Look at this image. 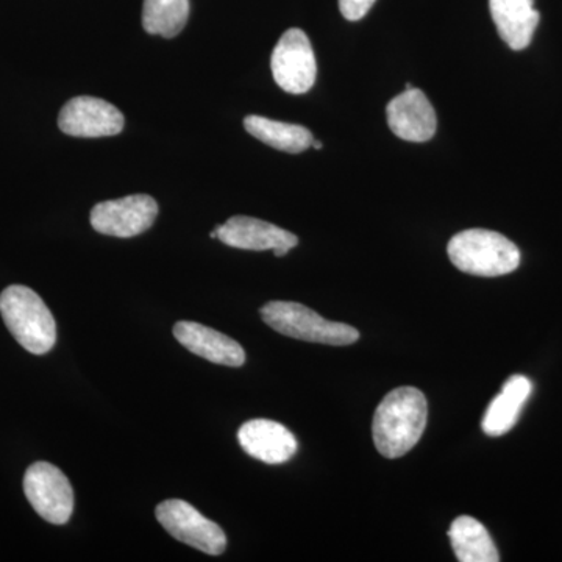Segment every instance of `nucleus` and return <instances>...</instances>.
<instances>
[{"label":"nucleus","instance_id":"f257e3e1","mask_svg":"<svg viewBox=\"0 0 562 562\" xmlns=\"http://www.w3.org/2000/svg\"><path fill=\"white\" fill-rule=\"evenodd\" d=\"M427 398L413 386L391 391L373 414L372 436L386 458H401L416 447L427 427Z\"/></svg>","mask_w":562,"mask_h":562},{"label":"nucleus","instance_id":"f03ea898","mask_svg":"<svg viewBox=\"0 0 562 562\" xmlns=\"http://www.w3.org/2000/svg\"><path fill=\"white\" fill-rule=\"evenodd\" d=\"M0 314L18 342L33 355H44L57 341V324L43 299L22 284L0 294Z\"/></svg>","mask_w":562,"mask_h":562},{"label":"nucleus","instance_id":"7ed1b4c3","mask_svg":"<svg viewBox=\"0 0 562 562\" xmlns=\"http://www.w3.org/2000/svg\"><path fill=\"white\" fill-rule=\"evenodd\" d=\"M450 261L461 272L476 277H501L519 268L520 250L497 232L471 228L454 235L449 246Z\"/></svg>","mask_w":562,"mask_h":562},{"label":"nucleus","instance_id":"20e7f679","mask_svg":"<svg viewBox=\"0 0 562 562\" xmlns=\"http://www.w3.org/2000/svg\"><path fill=\"white\" fill-rule=\"evenodd\" d=\"M260 313L269 327L288 338L327 346H350L360 339L357 328L324 319L302 303L269 302Z\"/></svg>","mask_w":562,"mask_h":562},{"label":"nucleus","instance_id":"39448f33","mask_svg":"<svg viewBox=\"0 0 562 562\" xmlns=\"http://www.w3.org/2000/svg\"><path fill=\"white\" fill-rule=\"evenodd\" d=\"M155 514L161 527L177 541L211 557H217L227 549V536L220 525L203 517L190 503L166 501L157 506Z\"/></svg>","mask_w":562,"mask_h":562},{"label":"nucleus","instance_id":"423d86ee","mask_svg":"<svg viewBox=\"0 0 562 562\" xmlns=\"http://www.w3.org/2000/svg\"><path fill=\"white\" fill-rule=\"evenodd\" d=\"M273 80L290 94H305L316 83L317 65L312 43L301 29H290L281 35L272 52Z\"/></svg>","mask_w":562,"mask_h":562},{"label":"nucleus","instance_id":"0eeeda50","mask_svg":"<svg viewBox=\"0 0 562 562\" xmlns=\"http://www.w3.org/2000/svg\"><path fill=\"white\" fill-rule=\"evenodd\" d=\"M24 492L44 520L65 525L72 516L74 491L65 473L49 462H35L24 476Z\"/></svg>","mask_w":562,"mask_h":562},{"label":"nucleus","instance_id":"6e6552de","mask_svg":"<svg viewBox=\"0 0 562 562\" xmlns=\"http://www.w3.org/2000/svg\"><path fill=\"white\" fill-rule=\"evenodd\" d=\"M158 216V203L147 194L98 203L91 210V225L95 232L114 238H133L149 231Z\"/></svg>","mask_w":562,"mask_h":562},{"label":"nucleus","instance_id":"1a4fd4ad","mask_svg":"<svg viewBox=\"0 0 562 562\" xmlns=\"http://www.w3.org/2000/svg\"><path fill=\"white\" fill-rule=\"evenodd\" d=\"M124 114L113 103L91 95L70 99L58 116L63 133L76 138H103L124 131Z\"/></svg>","mask_w":562,"mask_h":562},{"label":"nucleus","instance_id":"9d476101","mask_svg":"<svg viewBox=\"0 0 562 562\" xmlns=\"http://www.w3.org/2000/svg\"><path fill=\"white\" fill-rule=\"evenodd\" d=\"M216 232L217 239L225 246L243 250H273L276 257H284L299 244L294 233L249 216H233L224 225H217Z\"/></svg>","mask_w":562,"mask_h":562},{"label":"nucleus","instance_id":"9b49d317","mask_svg":"<svg viewBox=\"0 0 562 562\" xmlns=\"http://www.w3.org/2000/svg\"><path fill=\"white\" fill-rule=\"evenodd\" d=\"M387 124L395 136L409 143H425L435 136L438 117L427 95L417 88L403 91L386 106Z\"/></svg>","mask_w":562,"mask_h":562},{"label":"nucleus","instance_id":"f8f14e48","mask_svg":"<svg viewBox=\"0 0 562 562\" xmlns=\"http://www.w3.org/2000/svg\"><path fill=\"white\" fill-rule=\"evenodd\" d=\"M244 452L266 464H283L297 453L295 436L279 422L254 419L238 431Z\"/></svg>","mask_w":562,"mask_h":562},{"label":"nucleus","instance_id":"ddd939ff","mask_svg":"<svg viewBox=\"0 0 562 562\" xmlns=\"http://www.w3.org/2000/svg\"><path fill=\"white\" fill-rule=\"evenodd\" d=\"M173 336L184 349L214 364L241 368L246 362V351L239 342L198 322H177L173 325Z\"/></svg>","mask_w":562,"mask_h":562},{"label":"nucleus","instance_id":"4468645a","mask_svg":"<svg viewBox=\"0 0 562 562\" xmlns=\"http://www.w3.org/2000/svg\"><path fill=\"white\" fill-rule=\"evenodd\" d=\"M490 9L501 38L513 50L527 49L541 20L535 0H490Z\"/></svg>","mask_w":562,"mask_h":562},{"label":"nucleus","instance_id":"2eb2a0df","mask_svg":"<svg viewBox=\"0 0 562 562\" xmlns=\"http://www.w3.org/2000/svg\"><path fill=\"white\" fill-rule=\"evenodd\" d=\"M531 392L532 384L527 376L513 375L506 380L501 394L487 406L482 422L483 431L487 436H502L512 430Z\"/></svg>","mask_w":562,"mask_h":562},{"label":"nucleus","instance_id":"dca6fc26","mask_svg":"<svg viewBox=\"0 0 562 562\" xmlns=\"http://www.w3.org/2000/svg\"><path fill=\"white\" fill-rule=\"evenodd\" d=\"M450 542L458 561L497 562L501 561L497 547L490 532L473 517L461 516L454 519L449 531Z\"/></svg>","mask_w":562,"mask_h":562},{"label":"nucleus","instance_id":"f3484780","mask_svg":"<svg viewBox=\"0 0 562 562\" xmlns=\"http://www.w3.org/2000/svg\"><path fill=\"white\" fill-rule=\"evenodd\" d=\"M244 127L261 143L286 154H301L313 146V135L303 125L288 124L250 114L244 120Z\"/></svg>","mask_w":562,"mask_h":562},{"label":"nucleus","instance_id":"a211bd4d","mask_svg":"<svg viewBox=\"0 0 562 562\" xmlns=\"http://www.w3.org/2000/svg\"><path fill=\"white\" fill-rule=\"evenodd\" d=\"M190 18V0H144L143 27L150 35L173 38Z\"/></svg>","mask_w":562,"mask_h":562},{"label":"nucleus","instance_id":"6ab92c4d","mask_svg":"<svg viewBox=\"0 0 562 562\" xmlns=\"http://www.w3.org/2000/svg\"><path fill=\"white\" fill-rule=\"evenodd\" d=\"M373 3L375 0H339V10L346 20L360 21L369 13Z\"/></svg>","mask_w":562,"mask_h":562},{"label":"nucleus","instance_id":"aec40b11","mask_svg":"<svg viewBox=\"0 0 562 562\" xmlns=\"http://www.w3.org/2000/svg\"><path fill=\"white\" fill-rule=\"evenodd\" d=\"M313 147H314V149L321 150V149H322V143H321V140H316V139H314V140H313Z\"/></svg>","mask_w":562,"mask_h":562}]
</instances>
